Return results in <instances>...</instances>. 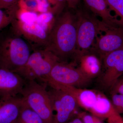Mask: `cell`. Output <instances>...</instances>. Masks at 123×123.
<instances>
[{
    "label": "cell",
    "instance_id": "obj_17",
    "mask_svg": "<svg viewBox=\"0 0 123 123\" xmlns=\"http://www.w3.org/2000/svg\"><path fill=\"white\" fill-rule=\"evenodd\" d=\"M17 5L8 9H0V32L10 25L16 17Z\"/></svg>",
    "mask_w": 123,
    "mask_h": 123
},
{
    "label": "cell",
    "instance_id": "obj_22",
    "mask_svg": "<svg viewBox=\"0 0 123 123\" xmlns=\"http://www.w3.org/2000/svg\"><path fill=\"white\" fill-rule=\"evenodd\" d=\"M18 6L20 8L24 9L38 13V4L36 0H18Z\"/></svg>",
    "mask_w": 123,
    "mask_h": 123
},
{
    "label": "cell",
    "instance_id": "obj_8",
    "mask_svg": "<svg viewBox=\"0 0 123 123\" xmlns=\"http://www.w3.org/2000/svg\"><path fill=\"white\" fill-rule=\"evenodd\" d=\"M34 49L46 48L48 33L36 22L26 23L15 18L11 23Z\"/></svg>",
    "mask_w": 123,
    "mask_h": 123
},
{
    "label": "cell",
    "instance_id": "obj_18",
    "mask_svg": "<svg viewBox=\"0 0 123 123\" xmlns=\"http://www.w3.org/2000/svg\"><path fill=\"white\" fill-rule=\"evenodd\" d=\"M55 17L51 11L39 13L36 23L43 28L48 34L54 22Z\"/></svg>",
    "mask_w": 123,
    "mask_h": 123
},
{
    "label": "cell",
    "instance_id": "obj_25",
    "mask_svg": "<svg viewBox=\"0 0 123 123\" xmlns=\"http://www.w3.org/2000/svg\"><path fill=\"white\" fill-rule=\"evenodd\" d=\"M110 89L111 94L115 93L123 94V74L119 78Z\"/></svg>",
    "mask_w": 123,
    "mask_h": 123
},
{
    "label": "cell",
    "instance_id": "obj_23",
    "mask_svg": "<svg viewBox=\"0 0 123 123\" xmlns=\"http://www.w3.org/2000/svg\"><path fill=\"white\" fill-rule=\"evenodd\" d=\"M50 5L52 12L55 16L61 13L65 8V0H47Z\"/></svg>",
    "mask_w": 123,
    "mask_h": 123
},
{
    "label": "cell",
    "instance_id": "obj_2",
    "mask_svg": "<svg viewBox=\"0 0 123 123\" xmlns=\"http://www.w3.org/2000/svg\"><path fill=\"white\" fill-rule=\"evenodd\" d=\"M32 51L11 24L0 32V68L16 73L26 63Z\"/></svg>",
    "mask_w": 123,
    "mask_h": 123
},
{
    "label": "cell",
    "instance_id": "obj_30",
    "mask_svg": "<svg viewBox=\"0 0 123 123\" xmlns=\"http://www.w3.org/2000/svg\"><path fill=\"white\" fill-rule=\"evenodd\" d=\"M67 123H84L79 118L76 116L74 117Z\"/></svg>",
    "mask_w": 123,
    "mask_h": 123
},
{
    "label": "cell",
    "instance_id": "obj_21",
    "mask_svg": "<svg viewBox=\"0 0 123 123\" xmlns=\"http://www.w3.org/2000/svg\"><path fill=\"white\" fill-rule=\"evenodd\" d=\"M116 111L119 114H123V94H111V101Z\"/></svg>",
    "mask_w": 123,
    "mask_h": 123
},
{
    "label": "cell",
    "instance_id": "obj_15",
    "mask_svg": "<svg viewBox=\"0 0 123 123\" xmlns=\"http://www.w3.org/2000/svg\"><path fill=\"white\" fill-rule=\"evenodd\" d=\"M79 68L87 77L91 79L98 75L100 71V63L95 56L88 55L79 58Z\"/></svg>",
    "mask_w": 123,
    "mask_h": 123
},
{
    "label": "cell",
    "instance_id": "obj_10",
    "mask_svg": "<svg viewBox=\"0 0 123 123\" xmlns=\"http://www.w3.org/2000/svg\"><path fill=\"white\" fill-rule=\"evenodd\" d=\"M99 36H97L92 48L100 58L103 59L106 55L123 48V28L114 29L106 28Z\"/></svg>",
    "mask_w": 123,
    "mask_h": 123
},
{
    "label": "cell",
    "instance_id": "obj_1",
    "mask_svg": "<svg viewBox=\"0 0 123 123\" xmlns=\"http://www.w3.org/2000/svg\"><path fill=\"white\" fill-rule=\"evenodd\" d=\"M77 19L71 9L65 8L55 17L48 34L46 49L62 62H68L77 55Z\"/></svg>",
    "mask_w": 123,
    "mask_h": 123
},
{
    "label": "cell",
    "instance_id": "obj_9",
    "mask_svg": "<svg viewBox=\"0 0 123 123\" xmlns=\"http://www.w3.org/2000/svg\"><path fill=\"white\" fill-rule=\"evenodd\" d=\"M102 59L104 72L101 84L110 89L123 74V48L108 53Z\"/></svg>",
    "mask_w": 123,
    "mask_h": 123
},
{
    "label": "cell",
    "instance_id": "obj_4",
    "mask_svg": "<svg viewBox=\"0 0 123 123\" xmlns=\"http://www.w3.org/2000/svg\"><path fill=\"white\" fill-rule=\"evenodd\" d=\"M59 62V58L46 48L34 49L25 64L16 73L26 81L43 82Z\"/></svg>",
    "mask_w": 123,
    "mask_h": 123
},
{
    "label": "cell",
    "instance_id": "obj_24",
    "mask_svg": "<svg viewBox=\"0 0 123 123\" xmlns=\"http://www.w3.org/2000/svg\"><path fill=\"white\" fill-rule=\"evenodd\" d=\"M76 116L84 123H104L102 119L85 112H78Z\"/></svg>",
    "mask_w": 123,
    "mask_h": 123
},
{
    "label": "cell",
    "instance_id": "obj_16",
    "mask_svg": "<svg viewBox=\"0 0 123 123\" xmlns=\"http://www.w3.org/2000/svg\"><path fill=\"white\" fill-rule=\"evenodd\" d=\"M14 123H44L40 117L25 103Z\"/></svg>",
    "mask_w": 123,
    "mask_h": 123
},
{
    "label": "cell",
    "instance_id": "obj_29",
    "mask_svg": "<svg viewBox=\"0 0 123 123\" xmlns=\"http://www.w3.org/2000/svg\"><path fill=\"white\" fill-rule=\"evenodd\" d=\"M68 9H76L79 4L80 0H65Z\"/></svg>",
    "mask_w": 123,
    "mask_h": 123
},
{
    "label": "cell",
    "instance_id": "obj_11",
    "mask_svg": "<svg viewBox=\"0 0 123 123\" xmlns=\"http://www.w3.org/2000/svg\"><path fill=\"white\" fill-rule=\"evenodd\" d=\"M26 82L17 73L0 68V98L20 94Z\"/></svg>",
    "mask_w": 123,
    "mask_h": 123
},
{
    "label": "cell",
    "instance_id": "obj_19",
    "mask_svg": "<svg viewBox=\"0 0 123 123\" xmlns=\"http://www.w3.org/2000/svg\"><path fill=\"white\" fill-rule=\"evenodd\" d=\"M38 14L35 12L18 8L16 12L15 18L26 23L36 22Z\"/></svg>",
    "mask_w": 123,
    "mask_h": 123
},
{
    "label": "cell",
    "instance_id": "obj_3",
    "mask_svg": "<svg viewBox=\"0 0 123 123\" xmlns=\"http://www.w3.org/2000/svg\"><path fill=\"white\" fill-rule=\"evenodd\" d=\"M76 10L77 32L76 59H78L87 55L94 44L97 36L103 31L105 26L86 6V8H78Z\"/></svg>",
    "mask_w": 123,
    "mask_h": 123
},
{
    "label": "cell",
    "instance_id": "obj_14",
    "mask_svg": "<svg viewBox=\"0 0 123 123\" xmlns=\"http://www.w3.org/2000/svg\"><path fill=\"white\" fill-rule=\"evenodd\" d=\"M86 6L96 15L101 18L102 22L109 29L123 27L119 20L112 16L105 0H83Z\"/></svg>",
    "mask_w": 123,
    "mask_h": 123
},
{
    "label": "cell",
    "instance_id": "obj_6",
    "mask_svg": "<svg viewBox=\"0 0 123 123\" xmlns=\"http://www.w3.org/2000/svg\"><path fill=\"white\" fill-rule=\"evenodd\" d=\"M75 65L74 62H59L43 82L48 85L57 84L79 88L85 86L90 82L91 79Z\"/></svg>",
    "mask_w": 123,
    "mask_h": 123
},
{
    "label": "cell",
    "instance_id": "obj_12",
    "mask_svg": "<svg viewBox=\"0 0 123 123\" xmlns=\"http://www.w3.org/2000/svg\"><path fill=\"white\" fill-rule=\"evenodd\" d=\"M49 86L52 88L60 89L70 94L74 97L79 106L90 112L102 94L95 90L74 86L57 84H53Z\"/></svg>",
    "mask_w": 123,
    "mask_h": 123
},
{
    "label": "cell",
    "instance_id": "obj_27",
    "mask_svg": "<svg viewBox=\"0 0 123 123\" xmlns=\"http://www.w3.org/2000/svg\"><path fill=\"white\" fill-rule=\"evenodd\" d=\"M18 0H0V9H8L18 4Z\"/></svg>",
    "mask_w": 123,
    "mask_h": 123
},
{
    "label": "cell",
    "instance_id": "obj_20",
    "mask_svg": "<svg viewBox=\"0 0 123 123\" xmlns=\"http://www.w3.org/2000/svg\"><path fill=\"white\" fill-rule=\"evenodd\" d=\"M111 10L115 13L116 17L119 18V21L123 27V0H105Z\"/></svg>",
    "mask_w": 123,
    "mask_h": 123
},
{
    "label": "cell",
    "instance_id": "obj_26",
    "mask_svg": "<svg viewBox=\"0 0 123 123\" xmlns=\"http://www.w3.org/2000/svg\"><path fill=\"white\" fill-rule=\"evenodd\" d=\"M38 4V13L46 12L48 11L52 12L50 5L47 0H36Z\"/></svg>",
    "mask_w": 123,
    "mask_h": 123
},
{
    "label": "cell",
    "instance_id": "obj_5",
    "mask_svg": "<svg viewBox=\"0 0 123 123\" xmlns=\"http://www.w3.org/2000/svg\"><path fill=\"white\" fill-rule=\"evenodd\" d=\"M46 85L38 84L36 80L26 81L20 94L27 105L44 123H53L54 112Z\"/></svg>",
    "mask_w": 123,
    "mask_h": 123
},
{
    "label": "cell",
    "instance_id": "obj_13",
    "mask_svg": "<svg viewBox=\"0 0 123 123\" xmlns=\"http://www.w3.org/2000/svg\"><path fill=\"white\" fill-rule=\"evenodd\" d=\"M25 102L22 97L0 98V123H14Z\"/></svg>",
    "mask_w": 123,
    "mask_h": 123
},
{
    "label": "cell",
    "instance_id": "obj_28",
    "mask_svg": "<svg viewBox=\"0 0 123 123\" xmlns=\"http://www.w3.org/2000/svg\"><path fill=\"white\" fill-rule=\"evenodd\" d=\"M107 123H123V118L115 111L107 118Z\"/></svg>",
    "mask_w": 123,
    "mask_h": 123
},
{
    "label": "cell",
    "instance_id": "obj_7",
    "mask_svg": "<svg viewBox=\"0 0 123 123\" xmlns=\"http://www.w3.org/2000/svg\"><path fill=\"white\" fill-rule=\"evenodd\" d=\"M51 88L48 91L54 114L53 123H67L76 116L79 107L74 97L66 91Z\"/></svg>",
    "mask_w": 123,
    "mask_h": 123
}]
</instances>
